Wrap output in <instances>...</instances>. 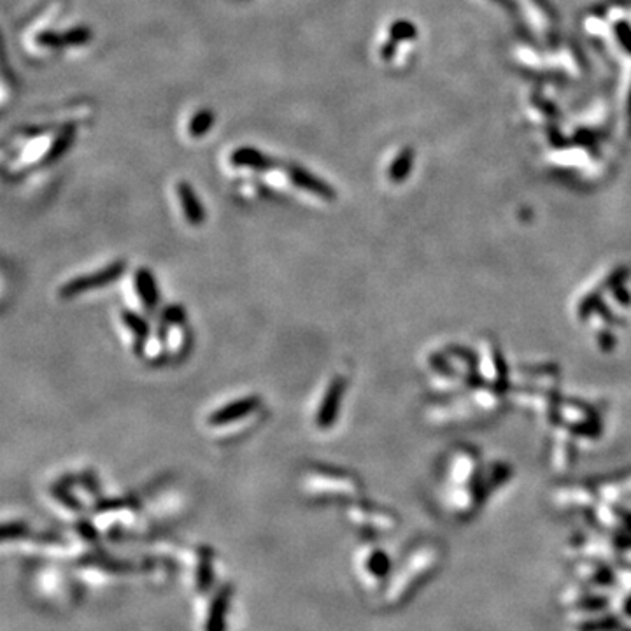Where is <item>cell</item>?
Segmentation results:
<instances>
[{
  "instance_id": "6da1fadb",
  "label": "cell",
  "mask_w": 631,
  "mask_h": 631,
  "mask_svg": "<svg viewBox=\"0 0 631 631\" xmlns=\"http://www.w3.org/2000/svg\"><path fill=\"white\" fill-rule=\"evenodd\" d=\"M124 272V263L123 262H115L111 265L104 267L102 270L92 272V274L79 275V277L73 279L67 285H63L60 288V297L62 298H73L85 292H92V290L104 288V286L111 285L116 279L122 277Z\"/></svg>"
},
{
  "instance_id": "277c9868",
  "label": "cell",
  "mask_w": 631,
  "mask_h": 631,
  "mask_svg": "<svg viewBox=\"0 0 631 631\" xmlns=\"http://www.w3.org/2000/svg\"><path fill=\"white\" fill-rule=\"evenodd\" d=\"M260 403H262V400H260V396L255 395L233 400V402L226 403V405L219 407L218 410H214L207 421H209V425L213 426L230 425V423L239 421V419L245 418V415L255 413V410L260 407Z\"/></svg>"
},
{
  "instance_id": "5b68a950",
  "label": "cell",
  "mask_w": 631,
  "mask_h": 631,
  "mask_svg": "<svg viewBox=\"0 0 631 631\" xmlns=\"http://www.w3.org/2000/svg\"><path fill=\"white\" fill-rule=\"evenodd\" d=\"M230 164H232L233 167H245V169L260 170V172H267V170L282 167L281 161L251 146H243L233 149L232 154H230Z\"/></svg>"
},
{
  "instance_id": "ba28073f",
  "label": "cell",
  "mask_w": 631,
  "mask_h": 631,
  "mask_svg": "<svg viewBox=\"0 0 631 631\" xmlns=\"http://www.w3.org/2000/svg\"><path fill=\"white\" fill-rule=\"evenodd\" d=\"M122 319L124 327H127L128 330L132 332V335H134L135 351H137V354L142 353V349H144V342L147 335H149V324H147V321L144 317H141L132 311H123Z\"/></svg>"
},
{
  "instance_id": "e0dca14e",
  "label": "cell",
  "mask_w": 631,
  "mask_h": 631,
  "mask_svg": "<svg viewBox=\"0 0 631 631\" xmlns=\"http://www.w3.org/2000/svg\"><path fill=\"white\" fill-rule=\"evenodd\" d=\"M630 115H631V102H630Z\"/></svg>"
},
{
  "instance_id": "5bb4252c",
  "label": "cell",
  "mask_w": 631,
  "mask_h": 631,
  "mask_svg": "<svg viewBox=\"0 0 631 631\" xmlns=\"http://www.w3.org/2000/svg\"><path fill=\"white\" fill-rule=\"evenodd\" d=\"M36 43L43 48H63L65 44V37L63 32H56V30H43V32L37 33Z\"/></svg>"
},
{
  "instance_id": "8fae6325",
  "label": "cell",
  "mask_w": 631,
  "mask_h": 631,
  "mask_svg": "<svg viewBox=\"0 0 631 631\" xmlns=\"http://www.w3.org/2000/svg\"><path fill=\"white\" fill-rule=\"evenodd\" d=\"M413 160H414V151L410 147H405V149L400 151L398 157L393 160V164L389 165V179L398 183V181L405 179L409 176L410 167H413Z\"/></svg>"
},
{
  "instance_id": "4fadbf2b",
  "label": "cell",
  "mask_w": 631,
  "mask_h": 631,
  "mask_svg": "<svg viewBox=\"0 0 631 631\" xmlns=\"http://www.w3.org/2000/svg\"><path fill=\"white\" fill-rule=\"evenodd\" d=\"M415 36H418V30H415V26L407 20H398L389 26V37L395 39L396 43H398V41L415 39Z\"/></svg>"
},
{
  "instance_id": "52a82bcc",
  "label": "cell",
  "mask_w": 631,
  "mask_h": 631,
  "mask_svg": "<svg viewBox=\"0 0 631 631\" xmlns=\"http://www.w3.org/2000/svg\"><path fill=\"white\" fill-rule=\"evenodd\" d=\"M135 292H137L139 300L144 304L146 309L153 311L158 307V302H160V292H158L157 279L151 274L149 268L141 267L135 272Z\"/></svg>"
},
{
  "instance_id": "30bf717a",
  "label": "cell",
  "mask_w": 631,
  "mask_h": 631,
  "mask_svg": "<svg viewBox=\"0 0 631 631\" xmlns=\"http://www.w3.org/2000/svg\"><path fill=\"white\" fill-rule=\"evenodd\" d=\"M214 122H216V115L214 111L211 109H200L196 111L193 116H191L190 124H188V132H190L191 137L198 139L203 137L207 132H211V128L214 127Z\"/></svg>"
},
{
  "instance_id": "9a60e30c",
  "label": "cell",
  "mask_w": 631,
  "mask_h": 631,
  "mask_svg": "<svg viewBox=\"0 0 631 631\" xmlns=\"http://www.w3.org/2000/svg\"><path fill=\"white\" fill-rule=\"evenodd\" d=\"M615 33L621 39L622 46H625L631 53V28L626 23H617L615 25Z\"/></svg>"
},
{
  "instance_id": "3957f363",
  "label": "cell",
  "mask_w": 631,
  "mask_h": 631,
  "mask_svg": "<svg viewBox=\"0 0 631 631\" xmlns=\"http://www.w3.org/2000/svg\"><path fill=\"white\" fill-rule=\"evenodd\" d=\"M285 170L286 174H288L292 184L300 188V190L309 191V193L319 196V198L323 200H328V202L335 200V190L327 183V181L321 179V177L314 176V174L309 172V170H305L304 167H300V165H293V164L286 165Z\"/></svg>"
},
{
  "instance_id": "9c48e42d",
  "label": "cell",
  "mask_w": 631,
  "mask_h": 631,
  "mask_svg": "<svg viewBox=\"0 0 631 631\" xmlns=\"http://www.w3.org/2000/svg\"><path fill=\"white\" fill-rule=\"evenodd\" d=\"M75 137V127L74 124H67L58 135H56L55 141L51 142L49 149L46 151V157H44V164H53V161L58 160L70 146H73Z\"/></svg>"
},
{
  "instance_id": "7a4b0ae2",
  "label": "cell",
  "mask_w": 631,
  "mask_h": 631,
  "mask_svg": "<svg viewBox=\"0 0 631 631\" xmlns=\"http://www.w3.org/2000/svg\"><path fill=\"white\" fill-rule=\"evenodd\" d=\"M344 389H346V381H344L342 377H334L330 386L327 388V393H324L323 400H321L319 409H317L316 414L317 428L327 430L335 425L340 410V403H342Z\"/></svg>"
},
{
  "instance_id": "8992f818",
  "label": "cell",
  "mask_w": 631,
  "mask_h": 631,
  "mask_svg": "<svg viewBox=\"0 0 631 631\" xmlns=\"http://www.w3.org/2000/svg\"><path fill=\"white\" fill-rule=\"evenodd\" d=\"M177 196H179L181 207H183V213L186 221L191 226H200L206 221V209H203L202 202H200L198 195L195 193L193 186H191L188 181H179L177 183Z\"/></svg>"
},
{
  "instance_id": "7c38bea8",
  "label": "cell",
  "mask_w": 631,
  "mask_h": 631,
  "mask_svg": "<svg viewBox=\"0 0 631 631\" xmlns=\"http://www.w3.org/2000/svg\"><path fill=\"white\" fill-rule=\"evenodd\" d=\"M63 37H65L67 46H85V44H88L92 41L93 32L90 26L78 25L69 28L67 32H63Z\"/></svg>"
},
{
  "instance_id": "2e32d148",
  "label": "cell",
  "mask_w": 631,
  "mask_h": 631,
  "mask_svg": "<svg viewBox=\"0 0 631 631\" xmlns=\"http://www.w3.org/2000/svg\"><path fill=\"white\" fill-rule=\"evenodd\" d=\"M396 44L398 43H396L395 39H391V37H389L388 43L383 44V48H381V56H383V60H386V62L393 60V56H395L396 53Z\"/></svg>"
}]
</instances>
